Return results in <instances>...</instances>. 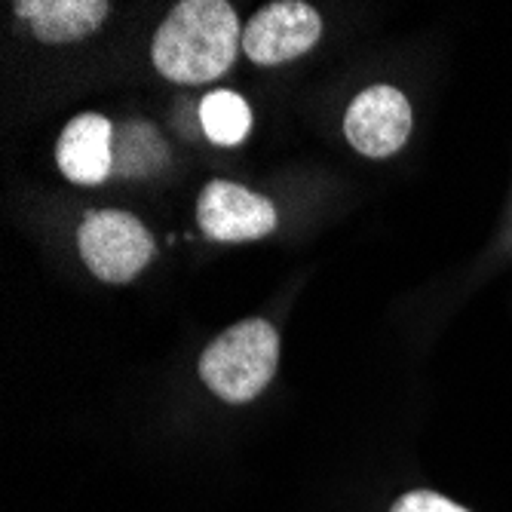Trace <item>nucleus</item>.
<instances>
[{"label": "nucleus", "instance_id": "f257e3e1", "mask_svg": "<svg viewBox=\"0 0 512 512\" xmlns=\"http://www.w3.org/2000/svg\"><path fill=\"white\" fill-rule=\"evenodd\" d=\"M240 50V19L224 0H181L154 37V65L175 83L221 77Z\"/></svg>", "mask_w": 512, "mask_h": 512}, {"label": "nucleus", "instance_id": "f03ea898", "mask_svg": "<svg viewBox=\"0 0 512 512\" xmlns=\"http://www.w3.org/2000/svg\"><path fill=\"white\" fill-rule=\"evenodd\" d=\"M276 362V329L264 319H246L206 347L200 359V378L224 402H249L270 384Z\"/></svg>", "mask_w": 512, "mask_h": 512}, {"label": "nucleus", "instance_id": "7ed1b4c3", "mask_svg": "<svg viewBox=\"0 0 512 512\" xmlns=\"http://www.w3.org/2000/svg\"><path fill=\"white\" fill-rule=\"evenodd\" d=\"M77 246L86 267L102 283H129L154 258L148 227L135 215L117 209L89 212L77 230Z\"/></svg>", "mask_w": 512, "mask_h": 512}, {"label": "nucleus", "instance_id": "20e7f679", "mask_svg": "<svg viewBox=\"0 0 512 512\" xmlns=\"http://www.w3.org/2000/svg\"><path fill=\"white\" fill-rule=\"evenodd\" d=\"M322 34V19L298 0L267 4L243 28V50L258 65H283L310 53Z\"/></svg>", "mask_w": 512, "mask_h": 512}, {"label": "nucleus", "instance_id": "39448f33", "mask_svg": "<svg viewBox=\"0 0 512 512\" xmlns=\"http://www.w3.org/2000/svg\"><path fill=\"white\" fill-rule=\"evenodd\" d=\"M411 123V105L396 86H371L353 99L344 132L362 157L384 160L408 142Z\"/></svg>", "mask_w": 512, "mask_h": 512}, {"label": "nucleus", "instance_id": "423d86ee", "mask_svg": "<svg viewBox=\"0 0 512 512\" xmlns=\"http://www.w3.org/2000/svg\"><path fill=\"white\" fill-rule=\"evenodd\" d=\"M197 221L218 243H249L276 227V209L234 181H209L197 200Z\"/></svg>", "mask_w": 512, "mask_h": 512}, {"label": "nucleus", "instance_id": "0eeeda50", "mask_svg": "<svg viewBox=\"0 0 512 512\" xmlns=\"http://www.w3.org/2000/svg\"><path fill=\"white\" fill-rule=\"evenodd\" d=\"M56 160L68 181L102 184L114 172V126L99 114L74 117L59 135Z\"/></svg>", "mask_w": 512, "mask_h": 512}, {"label": "nucleus", "instance_id": "6e6552de", "mask_svg": "<svg viewBox=\"0 0 512 512\" xmlns=\"http://www.w3.org/2000/svg\"><path fill=\"white\" fill-rule=\"evenodd\" d=\"M105 0H19L16 13L43 43H68L96 31L108 16Z\"/></svg>", "mask_w": 512, "mask_h": 512}, {"label": "nucleus", "instance_id": "1a4fd4ad", "mask_svg": "<svg viewBox=\"0 0 512 512\" xmlns=\"http://www.w3.org/2000/svg\"><path fill=\"white\" fill-rule=\"evenodd\" d=\"M200 123L203 132L221 148H234L246 142V135L252 129V111L243 96L227 89H215L203 99L200 105Z\"/></svg>", "mask_w": 512, "mask_h": 512}, {"label": "nucleus", "instance_id": "9d476101", "mask_svg": "<svg viewBox=\"0 0 512 512\" xmlns=\"http://www.w3.org/2000/svg\"><path fill=\"white\" fill-rule=\"evenodd\" d=\"M166 148L148 123H126L114 132V169L120 175H151L163 166Z\"/></svg>", "mask_w": 512, "mask_h": 512}, {"label": "nucleus", "instance_id": "9b49d317", "mask_svg": "<svg viewBox=\"0 0 512 512\" xmlns=\"http://www.w3.org/2000/svg\"><path fill=\"white\" fill-rule=\"evenodd\" d=\"M390 512H470L436 491H411Z\"/></svg>", "mask_w": 512, "mask_h": 512}]
</instances>
